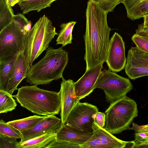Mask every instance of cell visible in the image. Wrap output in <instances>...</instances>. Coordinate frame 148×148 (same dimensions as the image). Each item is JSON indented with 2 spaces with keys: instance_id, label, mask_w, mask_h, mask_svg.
Segmentation results:
<instances>
[{
  "instance_id": "obj_6",
  "label": "cell",
  "mask_w": 148,
  "mask_h": 148,
  "mask_svg": "<svg viewBox=\"0 0 148 148\" xmlns=\"http://www.w3.org/2000/svg\"><path fill=\"white\" fill-rule=\"evenodd\" d=\"M138 113L136 102L126 96L110 103L105 112L104 128L112 134L129 130Z\"/></svg>"
},
{
  "instance_id": "obj_35",
  "label": "cell",
  "mask_w": 148,
  "mask_h": 148,
  "mask_svg": "<svg viewBox=\"0 0 148 148\" xmlns=\"http://www.w3.org/2000/svg\"><path fill=\"white\" fill-rule=\"evenodd\" d=\"M148 148V143H142L135 145L133 148Z\"/></svg>"
},
{
  "instance_id": "obj_28",
  "label": "cell",
  "mask_w": 148,
  "mask_h": 148,
  "mask_svg": "<svg viewBox=\"0 0 148 148\" xmlns=\"http://www.w3.org/2000/svg\"><path fill=\"white\" fill-rule=\"evenodd\" d=\"M16 138L0 134V148H17L18 142Z\"/></svg>"
},
{
  "instance_id": "obj_26",
  "label": "cell",
  "mask_w": 148,
  "mask_h": 148,
  "mask_svg": "<svg viewBox=\"0 0 148 148\" xmlns=\"http://www.w3.org/2000/svg\"><path fill=\"white\" fill-rule=\"evenodd\" d=\"M0 134L17 139H21L22 137L21 132L2 119L0 121Z\"/></svg>"
},
{
  "instance_id": "obj_32",
  "label": "cell",
  "mask_w": 148,
  "mask_h": 148,
  "mask_svg": "<svg viewBox=\"0 0 148 148\" xmlns=\"http://www.w3.org/2000/svg\"><path fill=\"white\" fill-rule=\"evenodd\" d=\"M135 140H133L134 142L139 141L144 139L148 137V134L145 132H136L135 133Z\"/></svg>"
},
{
  "instance_id": "obj_17",
  "label": "cell",
  "mask_w": 148,
  "mask_h": 148,
  "mask_svg": "<svg viewBox=\"0 0 148 148\" xmlns=\"http://www.w3.org/2000/svg\"><path fill=\"white\" fill-rule=\"evenodd\" d=\"M93 133V132L86 133L77 132L68 128L64 125L56 133V138L80 145L86 143Z\"/></svg>"
},
{
  "instance_id": "obj_31",
  "label": "cell",
  "mask_w": 148,
  "mask_h": 148,
  "mask_svg": "<svg viewBox=\"0 0 148 148\" xmlns=\"http://www.w3.org/2000/svg\"><path fill=\"white\" fill-rule=\"evenodd\" d=\"M129 130H134L136 132H145L148 134V124L145 125H139L133 123L132 127H130Z\"/></svg>"
},
{
  "instance_id": "obj_8",
  "label": "cell",
  "mask_w": 148,
  "mask_h": 148,
  "mask_svg": "<svg viewBox=\"0 0 148 148\" xmlns=\"http://www.w3.org/2000/svg\"><path fill=\"white\" fill-rule=\"evenodd\" d=\"M99 111L97 107L87 102H78L69 114L64 124L77 132L86 133L93 132V116Z\"/></svg>"
},
{
  "instance_id": "obj_22",
  "label": "cell",
  "mask_w": 148,
  "mask_h": 148,
  "mask_svg": "<svg viewBox=\"0 0 148 148\" xmlns=\"http://www.w3.org/2000/svg\"><path fill=\"white\" fill-rule=\"evenodd\" d=\"M16 58L0 61V89L8 91L10 74Z\"/></svg>"
},
{
  "instance_id": "obj_16",
  "label": "cell",
  "mask_w": 148,
  "mask_h": 148,
  "mask_svg": "<svg viewBox=\"0 0 148 148\" xmlns=\"http://www.w3.org/2000/svg\"><path fill=\"white\" fill-rule=\"evenodd\" d=\"M128 18L132 21L143 17L148 13V0H122Z\"/></svg>"
},
{
  "instance_id": "obj_25",
  "label": "cell",
  "mask_w": 148,
  "mask_h": 148,
  "mask_svg": "<svg viewBox=\"0 0 148 148\" xmlns=\"http://www.w3.org/2000/svg\"><path fill=\"white\" fill-rule=\"evenodd\" d=\"M136 47L148 53V34L143 32L136 29V33L131 38Z\"/></svg>"
},
{
  "instance_id": "obj_4",
  "label": "cell",
  "mask_w": 148,
  "mask_h": 148,
  "mask_svg": "<svg viewBox=\"0 0 148 148\" xmlns=\"http://www.w3.org/2000/svg\"><path fill=\"white\" fill-rule=\"evenodd\" d=\"M29 22L23 14L19 13L0 32V61L11 60L19 53H23Z\"/></svg>"
},
{
  "instance_id": "obj_21",
  "label": "cell",
  "mask_w": 148,
  "mask_h": 148,
  "mask_svg": "<svg viewBox=\"0 0 148 148\" xmlns=\"http://www.w3.org/2000/svg\"><path fill=\"white\" fill-rule=\"evenodd\" d=\"M76 22L70 21L60 25L61 30L56 40V45L61 44L62 47L72 43V32Z\"/></svg>"
},
{
  "instance_id": "obj_3",
  "label": "cell",
  "mask_w": 148,
  "mask_h": 148,
  "mask_svg": "<svg viewBox=\"0 0 148 148\" xmlns=\"http://www.w3.org/2000/svg\"><path fill=\"white\" fill-rule=\"evenodd\" d=\"M17 93L12 95L21 106L39 115L58 114L61 110L59 92L45 90L37 85H26L17 89Z\"/></svg>"
},
{
  "instance_id": "obj_5",
  "label": "cell",
  "mask_w": 148,
  "mask_h": 148,
  "mask_svg": "<svg viewBox=\"0 0 148 148\" xmlns=\"http://www.w3.org/2000/svg\"><path fill=\"white\" fill-rule=\"evenodd\" d=\"M51 21L45 14L40 17L27 32L23 53L31 66L45 50L55 35L58 34Z\"/></svg>"
},
{
  "instance_id": "obj_38",
  "label": "cell",
  "mask_w": 148,
  "mask_h": 148,
  "mask_svg": "<svg viewBox=\"0 0 148 148\" xmlns=\"http://www.w3.org/2000/svg\"><path fill=\"white\" fill-rule=\"evenodd\" d=\"M148 16V13L145 16Z\"/></svg>"
},
{
  "instance_id": "obj_12",
  "label": "cell",
  "mask_w": 148,
  "mask_h": 148,
  "mask_svg": "<svg viewBox=\"0 0 148 148\" xmlns=\"http://www.w3.org/2000/svg\"><path fill=\"white\" fill-rule=\"evenodd\" d=\"M59 92L61 107L60 116L62 124L66 123L67 117L73 108L79 100L76 95L74 82L71 79L66 80L63 77Z\"/></svg>"
},
{
  "instance_id": "obj_34",
  "label": "cell",
  "mask_w": 148,
  "mask_h": 148,
  "mask_svg": "<svg viewBox=\"0 0 148 148\" xmlns=\"http://www.w3.org/2000/svg\"><path fill=\"white\" fill-rule=\"evenodd\" d=\"M144 22L139 26L143 28L148 27V16H145L144 17Z\"/></svg>"
},
{
  "instance_id": "obj_23",
  "label": "cell",
  "mask_w": 148,
  "mask_h": 148,
  "mask_svg": "<svg viewBox=\"0 0 148 148\" xmlns=\"http://www.w3.org/2000/svg\"><path fill=\"white\" fill-rule=\"evenodd\" d=\"M14 15L11 7L0 0V32L12 22Z\"/></svg>"
},
{
  "instance_id": "obj_30",
  "label": "cell",
  "mask_w": 148,
  "mask_h": 148,
  "mask_svg": "<svg viewBox=\"0 0 148 148\" xmlns=\"http://www.w3.org/2000/svg\"><path fill=\"white\" fill-rule=\"evenodd\" d=\"M94 122L101 128H104L105 120V113L98 112L93 116Z\"/></svg>"
},
{
  "instance_id": "obj_18",
  "label": "cell",
  "mask_w": 148,
  "mask_h": 148,
  "mask_svg": "<svg viewBox=\"0 0 148 148\" xmlns=\"http://www.w3.org/2000/svg\"><path fill=\"white\" fill-rule=\"evenodd\" d=\"M56 139V133L50 132L27 140L20 141L17 148H47Z\"/></svg>"
},
{
  "instance_id": "obj_11",
  "label": "cell",
  "mask_w": 148,
  "mask_h": 148,
  "mask_svg": "<svg viewBox=\"0 0 148 148\" xmlns=\"http://www.w3.org/2000/svg\"><path fill=\"white\" fill-rule=\"evenodd\" d=\"M108 69L116 73L125 67L126 58L125 43L122 37L118 33H114L110 40L106 62Z\"/></svg>"
},
{
  "instance_id": "obj_2",
  "label": "cell",
  "mask_w": 148,
  "mask_h": 148,
  "mask_svg": "<svg viewBox=\"0 0 148 148\" xmlns=\"http://www.w3.org/2000/svg\"><path fill=\"white\" fill-rule=\"evenodd\" d=\"M46 51L44 56L32 65L28 72L26 80L31 85L48 84L63 77L69 60L68 52L62 47H50Z\"/></svg>"
},
{
  "instance_id": "obj_33",
  "label": "cell",
  "mask_w": 148,
  "mask_h": 148,
  "mask_svg": "<svg viewBox=\"0 0 148 148\" xmlns=\"http://www.w3.org/2000/svg\"><path fill=\"white\" fill-rule=\"evenodd\" d=\"M21 0H7V3L8 5L11 7H12L16 4L18 3Z\"/></svg>"
},
{
  "instance_id": "obj_14",
  "label": "cell",
  "mask_w": 148,
  "mask_h": 148,
  "mask_svg": "<svg viewBox=\"0 0 148 148\" xmlns=\"http://www.w3.org/2000/svg\"><path fill=\"white\" fill-rule=\"evenodd\" d=\"M61 119L55 115L46 116L32 128L22 133L21 141H24L50 132L57 133L62 127Z\"/></svg>"
},
{
  "instance_id": "obj_13",
  "label": "cell",
  "mask_w": 148,
  "mask_h": 148,
  "mask_svg": "<svg viewBox=\"0 0 148 148\" xmlns=\"http://www.w3.org/2000/svg\"><path fill=\"white\" fill-rule=\"evenodd\" d=\"M103 65L100 64L86 70L84 74L74 82L75 90L79 100L88 96L95 89V84L103 68Z\"/></svg>"
},
{
  "instance_id": "obj_39",
  "label": "cell",
  "mask_w": 148,
  "mask_h": 148,
  "mask_svg": "<svg viewBox=\"0 0 148 148\" xmlns=\"http://www.w3.org/2000/svg\"><path fill=\"white\" fill-rule=\"evenodd\" d=\"M6 2H7V0H4Z\"/></svg>"
},
{
  "instance_id": "obj_10",
  "label": "cell",
  "mask_w": 148,
  "mask_h": 148,
  "mask_svg": "<svg viewBox=\"0 0 148 148\" xmlns=\"http://www.w3.org/2000/svg\"><path fill=\"white\" fill-rule=\"evenodd\" d=\"M93 133L89 139L80 145L81 148H125L129 141L120 140L94 122Z\"/></svg>"
},
{
  "instance_id": "obj_1",
  "label": "cell",
  "mask_w": 148,
  "mask_h": 148,
  "mask_svg": "<svg viewBox=\"0 0 148 148\" xmlns=\"http://www.w3.org/2000/svg\"><path fill=\"white\" fill-rule=\"evenodd\" d=\"M107 14L97 3L88 2L84 36L86 70L106 62L111 30L108 24Z\"/></svg>"
},
{
  "instance_id": "obj_36",
  "label": "cell",
  "mask_w": 148,
  "mask_h": 148,
  "mask_svg": "<svg viewBox=\"0 0 148 148\" xmlns=\"http://www.w3.org/2000/svg\"><path fill=\"white\" fill-rule=\"evenodd\" d=\"M142 143H148V137L144 139L134 142V145H136Z\"/></svg>"
},
{
  "instance_id": "obj_7",
  "label": "cell",
  "mask_w": 148,
  "mask_h": 148,
  "mask_svg": "<svg viewBox=\"0 0 148 148\" xmlns=\"http://www.w3.org/2000/svg\"><path fill=\"white\" fill-rule=\"evenodd\" d=\"M133 88L129 79L109 69L101 71L95 86L103 90L106 101L110 103L126 96Z\"/></svg>"
},
{
  "instance_id": "obj_20",
  "label": "cell",
  "mask_w": 148,
  "mask_h": 148,
  "mask_svg": "<svg viewBox=\"0 0 148 148\" xmlns=\"http://www.w3.org/2000/svg\"><path fill=\"white\" fill-rule=\"evenodd\" d=\"M45 116L35 115L22 119L9 121L7 123L22 133L32 128Z\"/></svg>"
},
{
  "instance_id": "obj_27",
  "label": "cell",
  "mask_w": 148,
  "mask_h": 148,
  "mask_svg": "<svg viewBox=\"0 0 148 148\" xmlns=\"http://www.w3.org/2000/svg\"><path fill=\"white\" fill-rule=\"evenodd\" d=\"M97 3L108 13L113 11L116 6L121 3L122 0H88Z\"/></svg>"
},
{
  "instance_id": "obj_24",
  "label": "cell",
  "mask_w": 148,
  "mask_h": 148,
  "mask_svg": "<svg viewBox=\"0 0 148 148\" xmlns=\"http://www.w3.org/2000/svg\"><path fill=\"white\" fill-rule=\"evenodd\" d=\"M13 97L7 91L0 89V113H6L15 109L17 105Z\"/></svg>"
},
{
  "instance_id": "obj_37",
  "label": "cell",
  "mask_w": 148,
  "mask_h": 148,
  "mask_svg": "<svg viewBox=\"0 0 148 148\" xmlns=\"http://www.w3.org/2000/svg\"><path fill=\"white\" fill-rule=\"evenodd\" d=\"M137 29L142 31L148 34V27L143 28L138 26Z\"/></svg>"
},
{
  "instance_id": "obj_15",
  "label": "cell",
  "mask_w": 148,
  "mask_h": 148,
  "mask_svg": "<svg viewBox=\"0 0 148 148\" xmlns=\"http://www.w3.org/2000/svg\"><path fill=\"white\" fill-rule=\"evenodd\" d=\"M29 62L23 52L17 56L9 76L8 92L11 94L17 90L22 81L26 77L30 68Z\"/></svg>"
},
{
  "instance_id": "obj_9",
  "label": "cell",
  "mask_w": 148,
  "mask_h": 148,
  "mask_svg": "<svg viewBox=\"0 0 148 148\" xmlns=\"http://www.w3.org/2000/svg\"><path fill=\"white\" fill-rule=\"evenodd\" d=\"M125 72L133 80L148 76V53L137 47H131L126 58Z\"/></svg>"
},
{
  "instance_id": "obj_19",
  "label": "cell",
  "mask_w": 148,
  "mask_h": 148,
  "mask_svg": "<svg viewBox=\"0 0 148 148\" xmlns=\"http://www.w3.org/2000/svg\"><path fill=\"white\" fill-rule=\"evenodd\" d=\"M57 0H21L18 3L24 14L34 10L40 11L46 8L50 7L51 3Z\"/></svg>"
},
{
  "instance_id": "obj_29",
  "label": "cell",
  "mask_w": 148,
  "mask_h": 148,
  "mask_svg": "<svg viewBox=\"0 0 148 148\" xmlns=\"http://www.w3.org/2000/svg\"><path fill=\"white\" fill-rule=\"evenodd\" d=\"M60 148H81L80 145L67 141L56 139L47 147Z\"/></svg>"
}]
</instances>
